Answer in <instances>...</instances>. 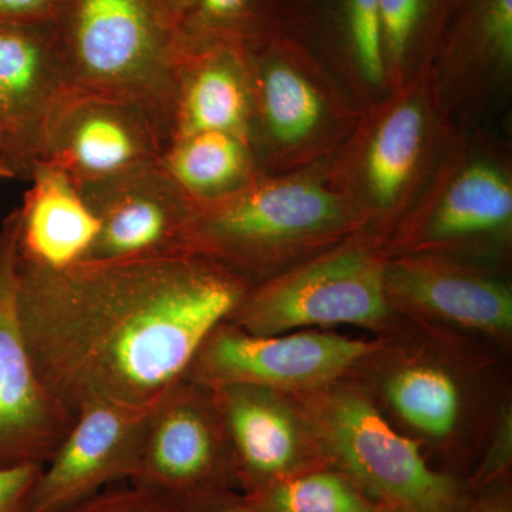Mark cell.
<instances>
[{"label":"cell","instance_id":"f546056e","mask_svg":"<svg viewBox=\"0 0 512 512\" xmlns=\"http://www.w3.org/2000/svg\"><path fill=\"white\" fill-rule=\"evenodd\" d=\"M463 512H512L510 487L507 480L500 481L481 490L474 491Z\"/></svg>","mask_w":512,"mask_h":512},{"label":"cell","instance_id":"8992f818","mask_svg":"<svg viewBox=\"0 0 512 512\" xmlns=\"http://www.w3.org/2000/svg\"><path fill=\"white\" fill-rule=\"evenodd\" d=\"M19 211L0 225V470L43 467L74 417L37 375L18 312Z\"/></svg>","mask_w":512,"mask_h":512},{"label":"cell","instance_id":"277c9868","mask_svg":"<svg viewBox=\"0 0 512 512\" xmlns=\"http://www.w3.org/2000/svg\"><path fill=\"white\" fill-rule=\"evenodd\" d=\"M130 484L170 501L234 491V457L210 387L178 380L151 404Z\"/></svg>","mask_w":512,"mask_h":512},{"label":"cell","instance_id":"ba28073f","mask_svg":"<svg viewBox=\"0 0 512 512\" xmlns=\"http://www.w3.org/2000/svg\"><path fill=\"white\" fill-rule=\"evenodd\" d=\"M167 143L163 119L144 104L69 89L47 123L39 160L84 183L156 164Z\"/></svg>","mask_w":512,"mask_h":512},{"label":"cell","instance_id":"4fadbf2b","mask_svg":"<svg viewBox=\"0 0 512 512\" xmlns=\"http://www.w3.org/2000/svg\"><path fill=\"white\" fill-rule=\"evenodd\" d=\"M69 89L55 25H0V119L29 173L42 153L47 123Z\"/></svg>","mask_w":512,"mask_h":512},{"label":"cell","instance_id":"9c48e42d","mask_svg":"<svg viewBox=\"0 0 512 512\" xmlns=\"http://www.w3.org/2000/svg\"><path fill=\"white\" fill-rule=\"evenodd\" d=\"M339 214L338 200L316 185L251 183L225 200L195 208L188 251L235 271L255 264L275 245L328 227Z\"/></svg>","mask_w":512,"mask_h":512},{"label":"cell","instance_id":"52a82bcc","mask_svg":"<svg viewBox=\"0 0 512 512\" xmlns=\"http://www.w3.org/2000/svg\"><path fill=\"white\" fill-rule=\"evenodd\" d=\"M372 350L363 340L335 333L256 336L227 320L202 343L185 379L210 389L227 384L276 393L315 389L348 372Z\"/></svg>","mask_w":512,"mask_h":512},{"label":"cell","instance_id":"2e32d148","mask_svg":"<svg viewBox=\"0 0 512 512\" xmlns=\"http://www.w3.org/2000/svg\"><path fill=\"white\" fill-rule=\"evenodd\" d=\"M387 293L414 308L466 328L505 333L512 328V296L505 286L424 262L384 269Z\"/></svg>","mask_w":512,"mask_h":512},{"label":"cell","instance_id":"603a6c76","mask_svg":"<svg viewBox=\"0 0 512 512\" xmlns=\"http://www.w3.org/2000/svg\"><path fill=\"white\" fill-rule=\"evenodd\" d=\"M349 25L360 69L370 82L383 79L380 0H349Z\"/></svg>","mask_w":512,"mask_h":512},{"label":"cell","instance_id":"d6986e66","mask_svg":"<svg viewBox=\"0 0 512 512\" xmlns=\"http://www.w3.org/2000/svg\"><path fill=\"white\" fill-rule=\"evenodd\" d=\"M239 495L252 512H386L333 467L315 468Z\"/></svg>","mask_w":512,"mask_h":512},{"label":"cell","instance_id":"9a60e30c","mask_svg":"<svg viewBox=\"0 0 512 512\" xmlns=\"http://www.w3.org/2000/svg\"><path fill=\"white\" fill-rule=\"evenodd\" d=\"M202 131H224L248 141L251 136L247 73L232 42L212 43L180 53L168 143Z\"/></svg>","mask_w":512,"mask_h":512},{"label":"cell","instance_id":"ac0fdd59","mask_svg":"<svg viewBox=\"0 0 512 512\" xmlns=\"http://www.w3.org/2000/svg\"><path fill=\"white\" fill-rule=\"evenodd\" d=\"M511 215V184L494 168L474 165L448 188L430 232L440 239L463 237L503 227Z\"/></svg>","mask_w":512,"mask_h":512},{"label":"cell","instance_id":"d4e9b609","mask_svg":"<svg viewBox=\"0 0 512 512\" xmlns=\"http://www.w3.org/2000/svg\"><path fill=\"white\" fill-rule=\"evenodd\" d=\"M423 0H380L383 42L390 55L400 59L419 20Z\"/></svg>","mask_w":512,"mask_h":512},{"label":"cell","instance_id":"7402d4cb","mask_svg":"<svg viewBox=\"0 0 512 512\" xmlns=\"http://www.w3.org/2000/svg\"><path fill=\"white\" fill-rule=\"evenodd\" d=\"M259 106L269 133L282 143L308 136L322 116V101L315 89L301 74L279 62L262 66Z\"/></svg>","mask_w":512,"mask_h":512},{"label":"cell","instance_id":"5bb4252c","mask_svg":"<svg viewBox=\"0 0 512 512\" xmlns=\"http://www.w3.org/2000/svg\"><path fill=\"white\" fill-rule=\"evenodd\" d=\"M28 183L18 207L19 261L53 271L89 261L100 225L79 184L46 160L32 164Z\"/></svg>","mask_w":512,"mask_h":512},{"label":"cell","instance_id":"3957f363","mask_svg":"<svg viewBox=\"0 0 512 512\" xmlns=\"http://www.w3.org/2000/svg\"><path fill=\"white\" fill-rule=\"evenodd\" d=\"M319 430L326 466L342 471L386 512H463L470 500L461 481L433 470L419 446L359 394L330 397Z\"/></svg>","mask_w":512,"mask_h":512},{"label":"cell","instance_id":"6da1fadb","mask_svg":"<svg viewBox=\"0 0 512 512\" xmlns=\"http://www.w3.org/2000/svg\"><path fill=\"white\" fill-rule=\"evenodd\" d=\"M249 289L238 272L192 252L60 271L18 261L33 366L73 417L90 403L151 406Z\"/></svg>","mask_w":512,"mask_h":512},{"label":"cell","instance_id":"83f0119b","mask_svg":"<svg viewBox=\"0 0 512 512\" xmlns=\"http://www.w3.org/2000/svg\"><path fill=\"white\" fill-rule=\"evenodd\" d=\"M485 35L504 62L512 57V0H488Z\"/></svg>","mask_w":512,"mask_h":512},{"label":"cell","instance_id":"f1b7e54d","mask_svg":"<svg viewBox=\"0 0 512 512\" xmlns=\"http://www.w3.org/2000/svg\"><path fill=\"white\" fill-rule=\"evenodd\" d=\"M177 512H252L234 491H217L171 501Z\"/></svg>","mask_w":512,"mask_h":512},{"label":"cell","instance_id":"cb8c5ba5","mask_svg":"<svg viewBox=\"0 0 512 512\" xmlns=\"http://www.w3.org/2000/svg\"><path fill=\"white\" fill-rule=\"evenodd\" d=\"M64 512H177V510L167 498L128 483L126 487L106 488L89 500Z\"/></svg>","mask_w":512,"mask_h":512},{"label":"cell","instance_id":"e0dca14e","mask_svg":"<svg viewBox=\"0 0 512 512\" xmlns=\"http://www.w3.org/2000/svg\"><path fill=\"white\" fill-rule=\"evenodd\" d=\"M158 164L197 207L225 200L251 184L249 141L224 131L174 138Z\"/></svg>","mask_w":512,"mask_h":512},{"label":"cell","instance_id":"484cf974","mask_svg":"<svg viewBox=\"0 0 512 512\" xmlns=\"http://www.w3.org/2000/svg\"><path fill=\"white\" fill-rule=\"evenodd\" d=\"M69 2L70 0H0V25H56Z\"/></svg>","mask_w":512,"mask_h":512},{"label":"cell","instance_id":"44dd1931","mask_svg":"<svg viewBox=\"0 0 512 512\" xmlns=\"http://www.w3.org/2000/svg\"><path fill=\"white\" fill-rule=\"evenodd\" d=\"M423 137V114L403 104L384 120L370 147L367 174L380 205H389L412 174Z\"/></svg>","mask_w":512,"mask_h":512},{"label":"cell","instance_id":"4dcf8cb0","mask_svg":"<svg viewBox=\"0 0 512 512\" xmlns=\"http://www.w3.org/2000/svg\"><path fill=\"white\" fill-rule=\"evenodd\" d=\"M29 177V167L20 156L18 148L10 137L8 128L0 119V181L26 180Z\"/></svg>","mask_w":512,"mask_h":512},{"label":"cell","instance_id":"30bf717a","mask_svg":"<svg viewBox=\"0 0 512 512\" xmlns=\"http://www.w3.org/2000/svg\"><path fill=\"white\" fill-rule=\"evenodd\" d=\"M77 184L100 225L89 261H126L190 252L188 232L197 205L160 164Z\"/></svg>","mask_w":512,"mask_h":512},{"label":"cell","instance_id":"7a4b0ae2","mask_svg":"<svg viewBox=\"0 0 512 512\" xmlns=\"http://www.w3.org/2000/svg\"><path fill=\"white\" fill-rule=\"evenodd\" d=\"M55 29L70 89L136 100L168 131L180 50L157 0H70Z\"/></svg>","mask_w":512,"mask_h":512},{"label":"cell","instance_id":"8fae6325","mask_svg":"<svg viewBox=\"0 0 512 512\" xmlns=\"http://www.w3.org/2000/svg\"><path fill=\"white\" fill-rule=\"evenodd\" d=\"M151 406L90 403L42 467L32 493L35 512H64L136 474Z\"/></svg>","mask_w":512,"mask_h":512},{"label":"cell","instance_id":"4316f807","mask_svg":"<svg viewBox=\"0 0 512 512\" xmlns=\"http://www.w3.org/2000/svg\"><path fill=\"white\" fill-rule=\"evenodd\" d=\"M40 470L33 464L0 470V512H35L32 493Z\"/></svg>","mask_w":512,"mask_h":512},{"label":"cell","instance_id":"5b68a950","mask_svg":"<svg viewBox=\"0 0 512 512\" xmlns=\"http://www.w3.org/2000/svg\"><path fill=\"white\" fill-rule=\"evenodd\" d=\"M386 315L384 268L366 252L349 251L249 289L229 322L274 336L312 326H375Z\"/></svg>","mask_w":512,"mask_h":512},{"label":"cell","instance_id":"ffe728a7","mask_svg":"<svg viewBox=\"0 0 512 512\" xmlns=\"http://www.w3.org/2000/svg\"><path fill=\"white\" fill-rule=\"evenodd\" d=\"M396 412L417 430L443 439L457 423L460 396L451 377L434 367H407L387 384Z\"/></svg>","mask_w":512,"mask_h":512},{"label":"cell","instance_id":"7c38bea8","mask_svg":"<svg viewBox=\"0 0 512 512\" xmlns=\"http://www.w3.org/2000/svg\"><path fill=\"white\" fill-rule=\"evenodd\" d=\"M211 390L242 494L328 467L319 448H312L303 439L288 406L274 390L247 384Z\"/></svg>","mask_w":512,"mask_h":512}]
</instances>
